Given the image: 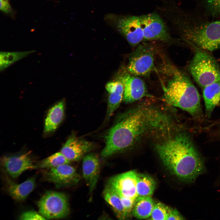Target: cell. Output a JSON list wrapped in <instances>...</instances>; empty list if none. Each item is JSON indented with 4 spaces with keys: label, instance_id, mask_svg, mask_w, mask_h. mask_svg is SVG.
Returning <instances> with one entry per match:
<instances>
[{
    "label": "cell",
    "instance_id": "obj_18",
    "mask_svg": "<svg viewBox=\"0 0 220 220\" xmlns=\"http://www.w3.org/2000/svg\"><path fill=\"white\" fill-rule=\"evenodd\" d=\"M64 103L61 101L49 110L45 120L44 131L48 133L55 130L63 120L64 116Z\"/></svg>",
    "mask_w": 220,
    "mask_h": 220
},
{
    "label": "cell",
    "instance_id": "obj_8",
    "mask_svg": "<svg viewBox=\"0 0 220 220\" xmlns=\"http://www.w3.org/2000/svg\"><path fill=\"white\" fill-rule=\"evenodd\" d=\"M154 55L151 46L139 45L130 56L127 70L136 76L148 75L154 68Z\"/></svg>",
    "mask_w": 220,
    "mask_h": 220
},
{
    "label": "cell",
    "instance_id": "obj_10",
    "mask_svg": "<svg viewBox=\"0 0 220 220\" xmlns=\"http://www.w3.org/2000/svg\"><path fill=\"white\" fill-rule=\"evenodd\" d=\"M137 174L132 170L117 175L111 178L107 185L119 196L135 199L138 196L136 190Z\"/></svg>",
    "mask_w": 220,
    "mask_h": 220
},
{
    "label": "cell",
    "instance_id": "obj_5",
    "mask_svg": "<svg viewBox=\"0 0 220 220\" xmlns=\"http://www.w3.org/2000/svg\"><path fill=\"white\" fill-rule=\"evenodd\" d=\"M157 69L166 102L193 116L200 115V95L189 76L167 61L162 62Z\"/></svg>",
    "mask_w": 220,
    "mask_h": 220
},
{
    "label": "cell",
    "instance_id": "obj_6",
    "mask_svg": "<svg viewBox=\"0 0 220 220\" xmlns=\"http://www.w3.org/2000/svg\"><path fill=\"white\" fill-rule=\"evenodd\" d=\"M196 82L202 88L220 80V68L215 59L207 52H196L189 66Z\"/></svg>",
    "mask_w": 220,
    "mask_h": 220
},
{
    "label": "cell",
    "instance_id": "obj_11",
    "mask_svg": "<svg viewBox=\"0 0 220 220\" xmlns=\"http://www.w3.org/2000/svg\"><path fill=\"white\" fill-rule=\"evenodd\" d=\"M30 154L29 152L4 156L1 159L2 165L11 176L16 178L27 170L36 168Z\"/></svg>",
    "mask_w": 220,
    "mask_h": 220
},
{
    "label": "cell",
    "instance_id": "obj_21",
    "mask_svg": "<svg viewBox=\"0 0 220 220\" xmlns=\"http://www.w3.org/2000/svg\"><path fill=\"white\" fill-rule=\"evenodd\" d=\"M195 10L201 15L209 19L220 17V0H196Z\"/></svg>",
    "mask_w": 220,
    "mask_h": 220
},
{
    "label": "cell",
    "instance_id": "obj_23",
    "mask_svg": "<svg viewBox=\"0 0 220 220\" xmlns=\"http://www.w3.org/2000/svg\"><path fill=\"white\" fill-rule=\"evenodd\" d=\"M35 50L21 52L1 51L0 70L3 71L16 62L35 52Z\"/></svg>",
    "mask_w": 220,
    "mask_h": 220
},
{
    "label": "cell",
    "instance_id": "obj_17",
    "mask_svg": "<svg viewBox=\"0 0 220 220\" xmlns=\"http://www.w3.org/2000/svg\"><path fill=\"white\" fill-rule=\"evenodd\" d=\"M206 114L209 117L220 102V80L203 88Z\"/></svg>",
    "mask_w": 220,
    "mask_h": 220
},
{
    "label": "cell",
    "instance_id": "obj_1",
    "mask_svg": "<svg viewBox=\"0 0 220 220\" xmlns=\"http://www.w3.org/2000/svg\"><path fill=\"white\" fill-rule=\"evenodd\" d=\"M170 120L164 112L149 105H140L129 110L106 134L101 156L106 158L126 150L150 132L168 130Z\"/></svg>",
    "mask_w": 220,
    "mask_h": 220
},
{
    "label": "cell",
    "instance_id": "obj_24",
    "mask_svg": "<svg viewBox=\"0 0 220 220\" xmlns=\"http://www.w3.org/2000/svg\"><path fill=\"white\" fill-rule=\"evenodd\" d=\"M70 161L61 152L56 153L43 160L39 167L41 168L49 169L65 164H68Z\"/></svg>",
    "mask_w": 220,
    "mask_h": 220
},
{
    "label": "cell",
    "instance_id": "obj_27",
    "mask_svg": "<svg viewBox=\"0 0 220 220\" xmlns=\"http://www.w3.org/2000/svg\"><path fill=\"white\" fill-rule=\"evenodd\" d=\"M46 219L36 211H30L24 212L20 216V220H45Z\"/></svg>",
    "mask_w": 220,
    "mask_h": 220
},
{
    "label": "cell",
    "instance_id": "obj_12",
    "mask_svg": "<svg viewBox=\"0 0 220 220\" xmlns=\"http://www.w3.org/2000/svg\"><path fill=\"white\" fill-rule=\"evenodd\" d=\"M45 175L48 180L61 186L75 184L80 178L75 169L68 164L49 168Z\"/></svg>",
    "mask_w": 220,
    "mask_h": 220
},
{
    "label": "cell",
    "instance_id": "obj_22",
    "mask_svg": "<svg viewBox=\"0 0 220 220\" xmlns=\"http://www.w3.org/2000/svg\"><path fill=\"white\" fill-rule=\"evenodd\" d=\"M156 182L148 175L137 174L136 190L138 196H151L156 187Z\"/></svg>",
    "mask_w": 220,
    "mask_h": 220
},
{
    "label": "cell",
    "instance_id": "obj_2",
    "mask_svg": "<svg viewBox=\"0 0 220 220\" xmlns=\"http://www.w3.org/2000/svg\"><path fill=\"white\" fill-rule=\"evenodd\" d=\"M160 13L167 26L184 41L211 51L220 48V20L208 18L195 10L185 9L174 1L165 2Z\"/></svg>",
    "mask_w": 220,
    "mask_h": 220
},
{
    "label": "cell",
    "instance_id": "obj_26",
    "mask_svg": "<svg viewBox=\"0 0 220 220\" xmlns=\"http://www.w3.org/2000/svg\"><path fill=\"white\" fill-rule=\"evenodd\" d=\"M127 218H129L132 214V210L135 199L125 197L119 196Z\"/></svg>",
    "mask_w": 220,
    "mask_h": 220
},
{
    "label": "cell",
    "instance_id": "obj_16",
    "mask_svg": "<svg viewBox=\"0 0 220 220\" xmlns=\"http://www.w3.org/2000/svg\"><path fill=\"white\" fill-rule=\"evenodd\" d=\"M7 190L13 199L17 201L25 200L35 186V178H29L23 182L16 184L7 178Z\"/></svg>",
    "mask_w": 220,
    "mask_h": 220
},
{
    "label": "cell",
    "instance_id": "obj_9",
    "mask_svg": "<svg viewBox=\"0 0 220 220\" xmlns=\"http://www.w3.org/2000/svg\"><path fill=\"white\" fill-rule=\"evenodd\" d=\"M117 78L123 85V100L125 103L134 102L147 95V88L144 82L127 71L119 73Z\"/></svg>",
    "mask_w": 220,
    "mask_h": 220
},
{
    "label": "cell",
    "instance_id": "obj_29",
    "mask_svg": "<svg viewBox=\"0 0 220 220\" xmlns=\"http://www.w3.org/2000/svg\"><path fill=\"white\" fill-rule=\"evenodd\" d=\"M0 9L5 13L9 12L11 7L8 0H0Z\"/></svg>",
    "mask_w": 220,
    "mask_h": 220
},
{
    "label": "cell",
    "instance_id": "obj_28",
    "mask_svg": "<svg viewBox=\"0 0 220 220\" xmlns=\"http://www.w3.org/2000/svg\"><path fill=\"white\" fill-rule=\"evenodd\" d=\"M184 218L175 209L169 207L167 220H183Z\"/></svg>",
    "mask_w": 220,
    "mask_h": 220
},
{
    "label": "cell",
    "instance_id": "obj_20",
    "mask_svg": "<svg viewBox=\"0 0 220 220\" xmlns=\"http://www.w3.org/2000/svg\"><path fill=\"white\" fill-rule=\"evenodd\" d=\"M103 196L118 219L124 220L127 218L120 197L113 189L107 185L103 192Z\"/></svg>",
    "mask_w": 220,
    "mask_h": 220
},
{
    "label": "cell",
    "instance_id": "obj_4",
    "mask_svg": "<svg viewBox=\"0 0 220 220\" xmlns=\"http://www.w3.org/2000/svg\"><path fill=\"white\" fill-rule=\"evenodd\" d=\"M156 149L164 164L180 180L194 181L204 166L188 137L179 134L157 145Z\"/></svg>",
    "mask_w": 220,
    "mask_h": 220
},
{
    "label": "cell",
    "instance_id": "obj_19",
    "mask_svg": "<svg viewBox=\"0 0 220 220\" xmlns=\"http://www.w3.org/2000/svg\"><path fill=\"white\" fill-rule=\"evenodd\" d=\"M154 204L151 196H138L135 200L132 210L133 215L141 219L149 218Z\"/></svg>",
    "mask_w": 220,
    "mask_h": 220
},
{
    "label": "cell",
    "instance_id": "obj_14",
    "mask_svg": "<svg viewBox=\"0 0 220 220\" xmlns=\"http://www.w3.org/2000/svg\"><path fill=\"white\" fill-rule=\"evenodd\" d=\"M82 168L83 177L91 193L95 187L100 174V164L98 156L93 153L86 155L83 158Z\"/></svg>",
    "mask_w": 220,
    "mask_h": 220
},
{
    "label": "cell",
    "instance_id": "obj_3",
    "mask_svg": "<svg viewBox=\"0 0 220 220\" xmlns=\"http://www.w3.org/2000/svg\"><path fill=\"white\" fill-rule=\"evenodd\" d=\"M105 20L134 46L143 41L169 42L173 39L168 27L158 13L139 15L110 13L105 15Z\"/></svg>",
    "mask_w": 220,
    "mask_h": 220
},
{
    "label": "cell",
    "instance_id": "obj_15",
    "mask_svg": "<svg viewBox=\"0 0 220 220\" xmlns=\"http://www.w3.org/2000/svg\"><path fill=\"white\" fill-rule=\"evenodd\" d=\"M105 88L109 94L106 116L108 119L120 105L123 98L124 86L122 82L117 79L107 83Z\"/></svg>",
    "mask_w": 220,
    "mask_h": 220
},
{
    "label": "cell",
    "instance_id": "obj_7",
    "mask_svg": "<svg viewBox=\"0 0 220 220\" xmlns=\"http://www.w3.org/2000/svg\"><path fill=\"white\" fill-rule=\"evenodd\" d=\"M40 213L46 219L64 218L69 213L68 199L63 193L48 191L38 203Z\"/></svg>",
    "mask_w": 220,
    "mask_h": 220
},
{
    "label": "cell",
    "instance_id": "obj_25",
    "mask_svg": "<svg viewBox=\"0 0 220 220\" xmlns=\"http://www.w3.org/2000/svg\"><path fill=\"white\" fill-rule=\"evenodd\" d=\"M169 207L161 203L154 204L151 216L149 219L154 220H167Z\"/></svg>",
    "mask_w": 220,
    "mask_h": 220
},
{
    "label": "cell",
    "instance_id": "obj_13",
    "mask_svg": "<svg viewBox=\"0 0 220 220\" xmlns=\"http://www.w3.org/2000/svg\"><path fill=\"white\" fill-rule=\"evenodd\" d=\"M93 147L92 142L79 138L73 134L64 144L61 152L70 161H75L82 158Z\"/></svg>",
    "mask_w": 220,
    "mask_h": 220
}]
</instances>
